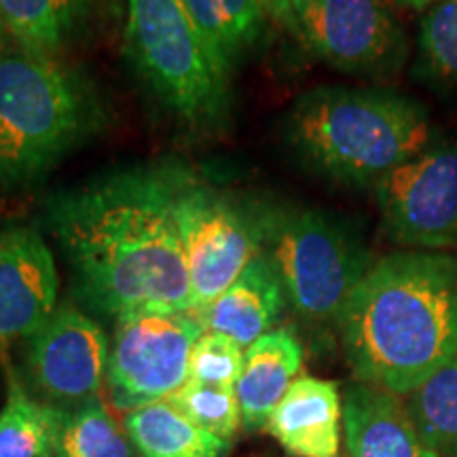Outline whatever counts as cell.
<instances>
[{
    "instance_id": "8",
    "label": "cell",
    "mask_w": 457,
    "mask_h": 457,
    "mask_svg": "<svg viewBox=\"0 0 457 457\" xmlns=\"http://www.w3.org/2000/svg\"><path fill=\"white\" fill-rule=\"evenodd\" d=\"M205 333L193 312H131L117 318L106 386L129 411L168 398L188 381V358Z\"/></svg>"
},
{
    "instance_id": "23",
    "label": "cell",
    "mask_w": 457,
    "mask_h": 457,
    "mask_svg": "<svg viewBox=\"0 0 457 457\" xmlns=\"http://www.w3.org/2000/svg\"><path fill=\"white\" fill-rule=\"evenodd\" d=\"M168 400L202 430L222 441H231L242 426V409L236 387H219L197 381H187Z\"/></svg>"
},
{
    "instance_id": "24",
    "label": "cell",
    "mask_w": 457,
    "mask_h": 457,
    "mask_svg": "<svg viewBox=\"0 0 457 457\" xmlns=\"http://www.w3.org/2000/svg\"><path fill=\"white\" fill-rule=\"evenodd\" d=\"M424 71L436 81L457 83V0H438L420 24Z\"/></svg>"
},
{
    "instance_id": "19",
    "label": "cell",
    "mask_w": 457,
    "mask_h": 457,
    "mask_svg": "<svg viewBox=\"0 0 457 457\" xmlns=\"http://www.w3.org/2000/svg\"><path fill=\"white\" fill-rule=\"evenodd\" d=\"M66 411L34 398L7 364V400L0 411V457H54Z\"/></svg>"
},
{
    "instance_id": "20",
    "label": "cell",
    "mask_w": 457,
    "mask_h": 457,
    "mask_svg": "<svg viewBox=\"0 0 457 457\" xmlns=\"http://www.w3.org/2000/svg\"><path fill=\"white\" fill-rule=\"evenodd\" d=\"M210 55L228 79L231 66L261 37L265 13L259 0H182Z\"/></svg>"
},
{
    "instance_id": "28",
    "label": "cell",
    "mask_w": 457,
    "mask_h": 457,
    "mask_svg": "<svg viewBox=\"0 0 457 457\" xmlns=\"http://www.w3.org/2000/svg\"><path fill=\"white\" fill-rule=\"evenodd\" d=\"M4 34H7V30H4V21H3V15H0V47H3V38Z\"/></svg>"
},
{
    "instance_id": "5",
    "label": "cell",
    "mask_w": 457,
    "mask_h": 457,
    "mask_svg": "<svg viewBox=\"0 0 457 457\" xmlns=\"http://www.w3.org/2000/svg\"><path fill=\"white\" fill-rule=\"evenodd\" d=\"M125 49L148 89L185 123H216L227 111L228 79L182 0H128Z\"/></svg>"
},
{
    "instance_id": "11",
    "label": "cell",
    "mask_w": 457,
    "mask_h": 457,
    "mask_svg": "<svg viewBox=\"0 0 457 457\" xmlns=\"http://www.w3.org/2000/svg\"><path fill=\"white\" fill-rule=\"evenodd\" d=\"M295 11L299 37L337 71H381L403 51V32L386 0H303Z\"/></svg>"
},
{
    "instance_id": "14",
    "label": "cell",
    "mask_w": 457,
    "mask_h": 457,
    "mask_svg": "<svg viewBox=\"0 0 457 457\" xmlns=\"http://www.w3.org/2000/svg\"><path fill=\"white\" fill-rule=\"evenodd\" d=\"M343 398L333 381L299 377L267 421V432L295 457H339Z\"/></svg>"
},
{
    "instance_id": "18",
    "label": "cell",
    "mask_w": 457,
    "mask_h": 457,
    "mask_svg": "<svg viewBox=\"0 0 457 457\" xmlns=\"http://www.w3.org/2000/svg\"><path fill=\"white\" fill-rule=\"evenodd\" d=\"M123 428L142 457H225L228 451L227 441L193 424L168 398L125 413Z\"/></svg>"
},
{
    "instance_id": "29",
    "label": "cell",
    "mask_w": 457,
    "mask_h": 457,
    "mask_svg": "<svg viewBox=\"0 0 457 457\" xmlns=\"http://www.w3.org/2000/svg\"><path fill=\"white\" fill-rule=\"evenodd\" d=\"M293 3H295V7H296V4H299V3H303V0H293Z\"/></svg>"
},
{
    "instance_id": "25",
    "label": "cell",
    "mask_w": 457,
    "mask_h": 457,
    "mask_svg": "<svg viewBox=\"0 0 457 457\" xmlns=\"http://www.w3.org/2000/svg\"><path fill=\"white\" fill-rule=\"evenodd\" d=\"M244 347L219 333L199 337L188 358V381L197 384L236 387L244 369Z\"/></svg>"
},
{
    "instance_id": "27",
    "label": "cell",
    "mask_w": 457,
    "mask_h": 457,
    "mask_svg": "<svg viewBox=\"0 0 457 457\" xmlns=\"http://www.w3.org/2000/svg\"><path fill=\"white\" fill-rule=\"evenodd\" d=\"M386 3L403 9H426L430 4H436L438 0H386Z\"/></svg>"
},
{
    "instance_id": "2",
    "label": "cell",
    "mask_w": 457,
    "mask_h": 457,
    "mask_svg": "<svg viewBox=\"0 0 457 457\" xmlns=\"http://www.w3.org/2000/svg\"><path fill=\"white\" fill-rule=\"evenodd\" d=\"M337 324L360 384L413 394L457 356V259L411 250L375 261Z\"/></svg>"
},
{
    "instance_id": "13",
    "label": "cell",
    "mask_w": 457,
    "mask_h": 457,
    "mask_svg": "<svg viewBox=\"0 0 457 457\" xmlns=\"http://www.w3.org/2000/svg\"><path fill=\"white\" fill-rule=\"evenodd\" d=\"M343 441L345 457H438L396 394L360 381L343 392Z\"/></svg>"
},
{
    "instance_id": "1",
    "label": "cell",
    "mask_w": 457,
    "mask_h": 457,
    "mask_svg": "<svg viewBox=\"0 0 457 457\" xmlns=\"http://www.w3.org/2000/svg\"><path fill=\"white\" fill-rule=\"evenodd\" d=\"M180 171V165L123 170L51 197L49 227L91 310L114 318L193 312L176 219Z\"/></svg>"
},
{
    "instance_id": "12",
    "label": "cell",
    "mask_w": 457,
    "mask_h": 457,
    "mask_svg": "<svg viewBox=\"0 0 457 457\" xmlns=\"http://www.w3.org/2000/svg\"><path fill=\"white\" fill-rule=\"evenodd\" d=\"M57 310V270L41 233L30 227L0 231V352L28 339Z\"/></svg>"
},
{
    "instance_id": "10",
    "label": "cell",
    "mask_w": 457,
    "mask_h": 457,
    "mask_svg": "<svg viewBox=\"0 0 457 457\" xmlns=\"http://www.w3.org/2000/svg\"><path fill=\"white\" fill-rule=\"evenodd\" d=\"M108 356V337L100 324L71 305L57 307L28 337L26 386L49 407L74 411L98 398L106 384Z\"/></svg>"
},
{
    "instance_id": "4",
    "label": "cell",
    "mask_w": 457,
    "mask_h": 457,
    "mask_svg": "<svg viewBox=\"0 0 457 457\" xmlns=\"http://www.w3.org/2000/svg\"><path fill=\"white\" fill-rule=\"evenodd\" d=\"M77 79L51 57L0 47V185L26 187L60 162L87 128Z\"/></svg>"
},
{
    "instance_id": "16",
    "label": "cell",
    "mask_w": 457,
    "mask_h": 457,
    "mask_svg": "<svg viewBox=\"0 0 457 457\" xmlns=\"http://www.w3.org/2000/svg\"><path fill=\"white\" fill-rule=\"evenodd\" d=\"M303 367V347L293 330L278 328L262 335L244 353V369L236 394L242 426L261 430Z\"/></svg>"
},
{
    "instance_id": "6",
    "label": "cell",
    "mask_w": 457,
    "mask_h": 457,
    "mask_svg": "<svg viewBox=\"0 0 457 457\" xmlns=\"http://www.w3.org/2000/svg\"><path fill=\"white\" fill-rule=\"evenodd\" d=\"M265 253L286 299L310 322H339L370 256L353 233L318 210H267Z\"/></svg>"
},
{
    "instance_id": "22",
    "label": "cell",
    "mask_w": 457,
    "mask_h": 457,
    "mask_svg": "<svg viewBox=\"0 0 457 457\" xmlns=\"http://www.w3.org/2000/svg\"><path fill=\"white\" fill-rule=\"evenodd\" d=\"M54 457H134L128 432L100 398L66 411Z\"/></svg>"
},
{
    "instance_id": "7",
    "label": "cell",
    "mask_w": 457,
    "mask_h": 457,
    "mask_svg": "<svg viewBox=\"0 0 457 457\" xmlns=\"http://www.w3.org/2000/svg\"><path fill=\"white\" fill-rule=\"evenodd\" d=\"M176 219L197 312L219 299L265 250L267 210L248 208L182 168Z\"/></svg>"
},
{
    "instance_id": "15",
    "label": "cell",
    "mask_w": 457,
    "mask_h": 457,
    "mask_svg": "<svg viewBox=\"0 0 457 457\" xmlns=\"http://www.w3.org/2000/svg\"><path fill=\"white\" fill-rule=\"evenodd\" d=\"M286 301L288 299L276 265L262 250L219 299L193 313L205 330L225 335L248 350L254 341L270 333Z\"/></svg>"
},
{
    "instance_id": "17",
    "label": "cell",
    "mask_w": 457,
    "mask_h": 457,
    "mask_svg": "<svg viewBox=\"0 0 457 457\" xmlns=\"http://www.w3.org/2000/svg\"><path fill=\"white\" fill-rule=\"evenodd\" d=\"M94 0H0L4 30L32 55H60L87 24Z\"/></svg>"
},
{
    "instance_id": "26",
    "label": "cell",
    "mask_w": 457,
    "mask_h": 457,
    "mask_svg": "<svg viewBox=\"0 0 457 457\" xmlns=\"http://www.w3.org/2000/svg\"><path fill=\"white\" fill-rule=\"evenodd\" d=\"M259 4L262 13L270 17V20L299 37V21H296L293 0H259Z\"/></svg>"
},
{
    "instance_id": "3",
    "label": "cell",
    "mask_w": 457,
    "mask_h": 457,
    "mask_svg": "<svg viewBox=\"0 0 457 457\" xmlns=\"http://www.w3.org/2000/svg\"><path fill=\"white\" fill-rule=\"evenodd\" d=\"M290 136L307 162L347 185H373L432 146V125L396 91L318 87L290 114Z\"/></svg>"
},
{
    "instance_id": "21",
    "label": "cell",
    "mask_w": 457,
    "mask_h": 457,
    "mask_svg": "<svg viewBox=\"0 0 457 457\" xmlns=\"http://www.w3.org/2000/svg\"><path fill=\"white\" fill-rule=\"evenodd\" d=\"M407 411L438 457H457V356L411 394Z\"/></svg>"
},
{
    "instance_id": "9",
    "label": "cell",
    "mask_w": 457,
    "mask_h": 457,
    "mask_svg": "<svg viewBox=\"0 0 457 457\" xmlns=\"http://www.w3.org/2000/svg\"><path fill=\"white\" fill-rule=\"evenodd\" d=\"M386 233L409 248L457 244V145H434L375 182Z\"/></svg>"
}]
</instances>
